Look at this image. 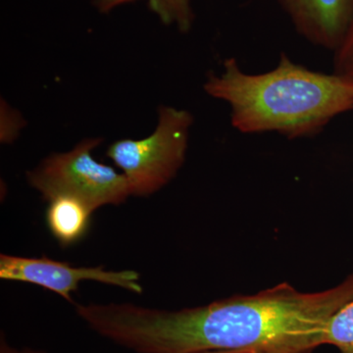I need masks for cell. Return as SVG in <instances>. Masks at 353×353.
Here are the masks:
<instances>
[{
  "mask_svg": "<svg viewBox=\"0 0 353 353\" xmlns=\"http://www.w3.org/2000/svg\"><path fill=\"white\" fill-rule=\"evenodd\" d=\"M194 117L185 109L161 106L154 131L143 139H121L106 157L126 176L132 196L148 197L171 182L187 157Z\"/></svg>",
  "mask_w": 353,
  "mask_h": 353,
  "instance_id": "obj_3",
  "label": "cell"
},
{
  "mask_svg": "<svg viewBox=\"0 0 353 353\" xmlns=\"http://www.w3.org/2000/svg\"><path fill=\"white\" fill-rule=\"evenodd\" d=\"M334 74L353 83V23L341 46L334 50Z\"/></svg>",
  "mask_w": 353,
  "mask_h": 353,
  "instance_id": "obj_10",
  "label": "cell"
},
{
  "mask_svg": "<svg viewBox=\"0 0 353 353\" xmlns=\"http://www.w3.org/2000/svg\"><path fill=\"white\" fill-rule=\"evenodd\" d=\"M324 345H334L341 353H353V297L332 316L325 331Z\"/></svg>",
  "mask_w": 353,
  "mask_h": 353,
  "instance_id": "obj_8",
  "label": "cell"
},
{
  "mask_svg": "<svg viewBox=\"0 0 353 353\" xmlns=\"http://www.w3.org/2000/svg\"><path fill=\"white\" fill-rule=\"evenodd\" d=\"M0 353H48L43 350H37L32 347H17L11 345L7 341L6 334L1 332L0 334Z\"/></svg>",
  "mask_w": 353,
  "mask_h": 353,
  "instance_id": "obj_11",
  "label": "cell"
},
{
  "mask_svg": "<svg viewBox=\"0 0 353 353\" xmlns=\"http://www.w3.org/2000/svg\"><path fill=\"white\" fill-rule=\"evenodd\" d=\"M103 139H85L67 152L52 153L31 171L27 181L46 201L67 194L78 197L94 210L106 205H120L132 196L124 174L97 161L95 148Z\"/></svg>",
  "mask_w": 353,
  "mask_h": 353,
  "instance_id": "obj_4",
  "label": "cell"
},
{
  "mask_svg": "<svg viewBox=\"0 0 353 353\" xmlns=\"http://www.w3.org/2000/svg\"><path fill=\"white\" fill-rule=\"evenodd\" d=\"M48 202L46 223L51 236L66 248L80 243L90 231L94 210L78 197L60 194Z\"/></svg>",
  "mask_w": 353,
  "mask_h": 353,
  "instance_id": "obj_7",
  "label": "cell"
},
{
  "mask_svg": "<svg viewBox=\"0 0 353 353\" xmlns=\"http://www.w3.org/2000/svg\"><path fill=\"white\" fill-rule=\"evenodd\" d=\"M296 30L317 46L336 50L353 23V0H279Z\"/></svg>",
  "mask_w": 353,
  "mask_h": 353,
  "instance_id": "obj_6",
  "label": "cell"
},
{
  "mask_svg": "<svg viewBox=\"0 0 353 353\" xmlns=\"http://www.w3.org/2000/svg\"><path fill=\"white\" fill-rule=\"evenodd\" d=\"M0 278L12 282L29 283L55 292L75 304L72 294L78 292L83 281H94L113 287L143 294L141 275L137 271L105 270L103 266L75 267L43 255L39 259L0 254Z\"/></svg>",
  "mask_w": 353,
  "mask_h": 353,
  "instance_id": "obj_5",
  "label": "cell"
},
{
  "mask_svg": "<svg viewBox=\"0 0 353 353\" xmlns=\"http://www.w3.org/2000/svg\"><path fill=\"white\" fill-rule=\"evenodd\" d=\"M204 90L229 104L232 126L243 134L305 138L353 109L352 82L305 68L284 53L276 68L256 75L228 58L220 74H209Z\"/></svg>",
  "mask_w": 353,
  "mask_h": 353,
  "instance_id": "obj_2",
  "label": "cell"
},
{
  "mask_svg": "<svg viewBox=\"0 0 353 353\" xmlns=\"http://www.w3.org/2000/svg\"><path fill=\"white\" fill-rule=\"evenodd\" d=\"M148 4L163 24L175 26L182 32L192 29L194 20L192 0H148Z\"/></svg>",
  "mask_w": 353,
  "mask_h": 353,
  "instance_id": "obj_9",
  "label": "cell"
},
{
  "mask_svg": "<svg viewBox=\"0 0 353 353\" xmlns=\"http://www.w3.org/2000/svg\"><path fill=\"white\" fill-rule=\"evenodd\" d=\"M139 0H92V4L101 13L108 14L116 7Z\"/></svg>",
  "mask_w": 353,
  "mask_h": 353,
  "instance_id": "obj_12",
  "label": "cell"
},
{
  "mask_svg": "<svg viewBox=\"0 0 353 353\" xmlns=\"http://www.w3.org/2000/svg\"><path fill=\"white\" fill-rule=\"evenodd\" d=\"M352 297L353 274L323 292L284 283L176 311L132 303H78L75 311L94 333L134 353H311L324 345L330 319Z\"/></svg>",
  "mask_w": 353,
  "mask_h": 353,
  "instance_id": "obj_1",
  "label": "cell"
},
{
  "mask_svg": "<svg viewBox=\"0 0 353 353\" xmlns=\"http://www.w3.org/2000/svg\"><path fill=\"white\" fill-rule=\"evenodd\" d=\"M201 353H262L254 350H216V352H205Z\"/></svg>",
  "mask_w": 353,
  "mask_h": 353,
  "instance_id": "obj_13",
  "label": "cell"
}]
</instances>
